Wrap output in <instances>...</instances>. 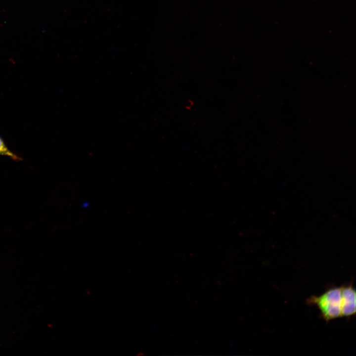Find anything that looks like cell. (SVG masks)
Here are the masks:
<instances>
[{"instance_id":"cell-1","label":"cell","mask_w":356,"mask_h":356,"mask_svg":"<svg viewBox=\"0 0 356 356\" xmlns=\"http://www.w3.org/2000/svg\"><path fill=\"white\" fill-rule=\"evenodd\" d=\"M341 286L329 288L320 295L311 296L306 300L307 304L316 307L320 316L327 322L341 317Z\"/></svg>"},{"instance_id":"cell-2","label":"cell","mask_w":356,"mask_h":356,"mask_svg":"<svg viewBox=\"0 0 356 356\" xmlns=\"http://www.w3.org/2000/svg\"><path fill=\"white\" fill-rule=\"evenodd\" d=\"M341 287V317L347 318L356 313V291L353 284L343 285Z\"/></svg>"},{"instance_id":"cell-3","label":"cell","mask_w":356,"mask_h":356,"mask_svg":"<svg viewBox=\"0 0 356 356\" xmlns=\"http://www.w3.org/2000/svg\"><path fill=\"white\" fill-rule=\"evenodd\" d=\"M0 155L7 156L13 160H20V158L15 153L9 150L0 137Z\"/></svg>"}]
</instances>
